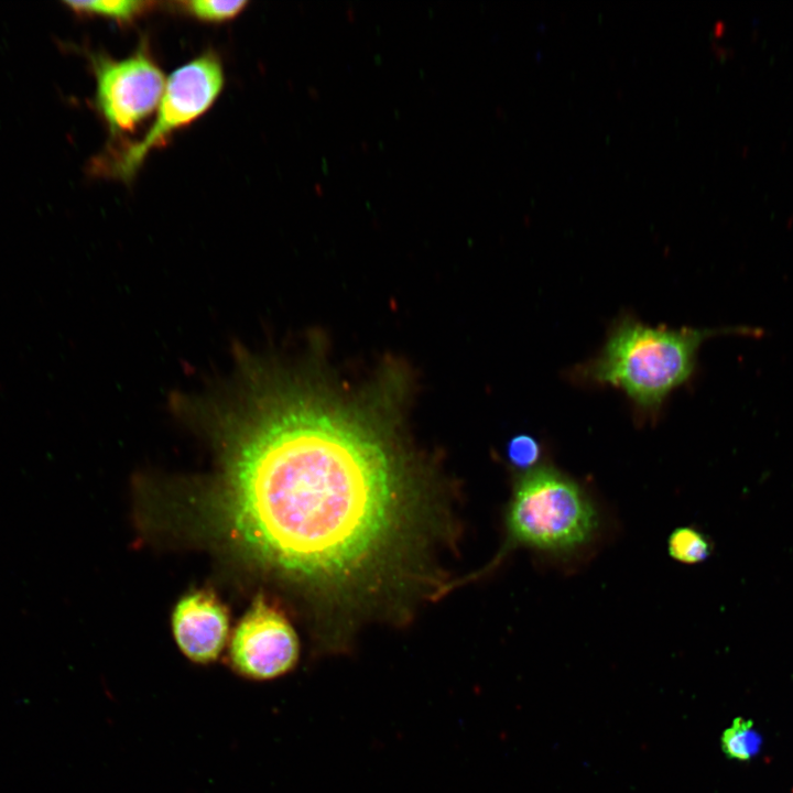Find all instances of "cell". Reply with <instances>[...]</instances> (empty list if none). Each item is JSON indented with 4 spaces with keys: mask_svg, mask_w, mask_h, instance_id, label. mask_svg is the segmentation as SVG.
Masks as SVG:
<instances>
[{
    "mask_svg": "<svg viewBox=\"0 0 793 793\" xmlns=\"http://www.w3.org/2000/svg\"><path fill=\"white\" fill-rule=\"evenodd\" d=\"M193 408L221 439V517L250 558L335 602L394 582L426 496L380 434L256 359Z\"/></svg>",
    "mask_w": 793,
    "mask_h": 793,
    "instance_id": "6da1fadb",
    "label": "cell"
},
{
    "mask_svg": "<svg viewBox=\"0 0 793 793\" xmlns=\"http://www.w3.org/2000/svg\"><path fill=\"white\" fill-rule=\"evenodd\" d=\"M65 3L78 14L97 15L123 23L140 17L154 4V2L135 0L66 1Z\"/></svg>",
    "mask_w": 793,
    "mask_h": 793,
    "instance_id": "9c48e42d",
    "label": "cell"
},
{
    "mask_svg": "<svg viewBox=\"0 0 793 793\" xmlns=\"http://www.w3.org/2000/svg\"><path fill=\"white\" fill-rule=\"evenodd\" d=\"M228 656L239 676L270 681L295 667L300 642L283 612L258 597L235 629Z\"/></svg>",
    "mask_w": 793,
    "mask_h": 793,
    "instance_id": "8992f818",
    "label": "cell"
},
{
    "mask_svg": "<svg viewBox=\"0 0 793 793\" xmlns=\"http://www.w3.org/2000/svg\"><path fill=\"white\" fill-rule=\"evenodd\" d=\"M599 523L598 510L580 484L545 464L519 479L507 512L512 543L558 557L589 546Z\"/></svg>",
    "mask_w": 793,
    "mask_h": 793,
    "instance_id": "3957f363",
    "label": "cell"
},
{
    "mask_svg": "<svg viewBox=\"0 0 793 793\" xmlns=\"http://www.w3.org/2000/svg\"><path fill=\"white\" fill-rule=\"evenodd\" d=\"M93 64L97 107L112 133L133 130L157 107L166 82L148 53L123 59L96 56Z\"/></svg>",
    "mask_w": 793,
    "mask_h": 793,
    "instance_id": "5b68a950",
    "label": "cell"
},
{
    "mask_svg": "<svg viewBox=\"0 0 793 793\" xmlns=\"http://www.w3.org/2000/svg\"><path fill=\"white\" fill-rule=\"evenodd\" d=\"M172 630L180 651L189 661L211 663L219 658L228 641L227 608L210 590L188 593L173 611Z\"/></svg>",
    "mask_w": 793,
    "mask_h": 793,
    "instance_id": "52a82bcc",
    "label": "cell"
},
{
    "mask_svg": "<svg viewBox=\"0 0 793 793\" xmlns=\"http://www.w3.org/2000/svg\"><path fill=\"white\" fill-rule=\"evenodd\" d=\"M763 738L751 719L737 717L721 736L723 752L732 760L750 761L762 747Z\"/></svg>",
    "mask_w": 793,
    "mask_h": 793,
    "instance_id": "ba28073f",
    "label": "cell"
},
{
    "mask_svg": "<svg viewBox=\"0 0 793 793\" xmlns=\"http://www.w3.org/2000/svg\"><path fill=\"white\" fill-rule=\"evenodd\" d=\"M507 457L512 466L529 471L539 465L541 446L532 436L520 434L509 441Z\"/></svg>",
    "mask_w": 793,
    "mask_h": 793,
    "instance_id": "7c38bea8",
    "label": "cell"
},
{
    "mask_svg": "<svg viewBox=\"0 0 793 793\" xmlns=\"http://www.w3.org/2000/svg\"><path fill=\"white\" fill-rule=\"evenodd\" d=\"M222 86V66L214 53L203 54L175 69L165 84L153 124L140 141L111 157L110 172L121 178L131 177L152 149L206 112Z\"/></svg>",
    "mask_w": 793,
    "mask_h": 793,
    "instance_id": "277c9868",
    "label": "cell"
},
{
    "mask_svg": "<svg viewBox=\"0 0 793 793\" xmlns=\"http://www.w3.org/2000/svg\"><path fill=\"white\" fill-rule=\"evenodd\" d=\"M723 334L758 337L762 330L748 326L670 329L623 316L610 328L600 352L576 369V378L621 389L640 415L653 417L667 395L693 374L700 345Z\"/></svg>",
    "mask_w": 793,
    "mask_h": 793,
    "instance_id": "7a4b0ae2",
    "label": "cell"
},
{
    "mask_svg": "<svg viewBox=\"0 0 793 793\" xmlns=\"http://www.w3.org/2000/svg\"><path fill=\"white\" fill-rule=\"evenodd\" d=\"M671 557L683 564L704 562L711 554V544L698 530L684 526L675 529L667 541Z\"/></svg>",
    "mask_w": 793,
    "mask_h": 793,
    "instance_id": "30bf717a",
    "label": "cell"
},
{
    "mask_svg": "<svg viewBox=\"0 0 793 793\" xmlns=\"http://www.w3.org/2000/svg\"><path fill=\"white\" fill-rule=\"evenodd\" d=\"M181 9L205 22H224L237 17L247 6L246 1L194 0L178 3Z\"/></svg>",
    "mask_w": 793,
    "mask_h": 793,
    "instance_id": "8fae6325",
    "label": "cell"
}]
</instances>
